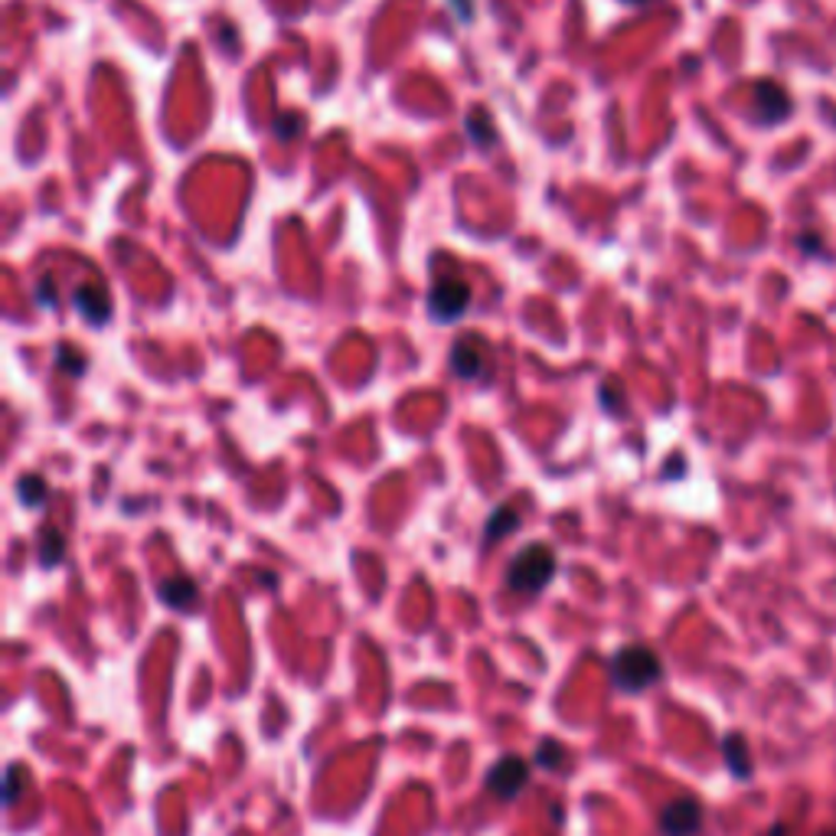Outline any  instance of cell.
<instances>
[{"label": "cell", "mask_w": 836, "mask_h": 836, "mask_svg": "<svg viewBox=\"0 0 836 836\" xmlns=\"http://www.w3.org/2000/svg\"><path fill=\"white\" fill-rule=\"evenodd\" d=\"M20 500H23L27 507H40V503L47 500V483H43V478L30 475V478L20 480Z\"/></svg>", "instance_id": "cell-13"}, {"label": "cell", "mask_w": 836, "mask_h": 836, "mask_svg": "<svg viewBox=\"0 0 836 836\" xmlns=\"http://www.w3.org/2000/svg\"><path fill=\"white\" fill-rule=\"evenodd\" d=\"M703 827V807L693 797L670 801L660 814V834L663 836H696Z\"/></svg>", "instance_id": "cell-4"}, {"label": "cell", "mask_w": 836, "mask_h": 836, "mask_svg": "<svg viewBox=\"0 0 836 836\" xmlns=\"http://www.w3.org/2000/svg\"><path fill=\"white\" fill-rule=\"evenodd\" d=\"M722 755H725V762H728V772H732V775L735 777L752 775L748 745H745V738H742V735H728V738L722 742Z\"/></svg>", "instance_id": "cell-10"}, {"label": "cell", "mask_w": 836, "mask_h": 836, "mask_svg": "<svg viewBox=\"0 0 836 836\" xmlns=\"http://www.w3.org/2000/svg\"><path fill=\"white\" fill-rule=\"evenodd\" d=\"M824 836H836V834H824Z\"/></svg>", "instance_id": "cell-19"}, {"label": "cell", "mask_w": 836, "mask_h": 836, "mask_svg": "<svg viewBox=\"0 0 836 836\" xmlns=\"http://www.w3.org/2000/svg\"><path fill=\"white\" fill-rule=\"evenodd\" d=\"M608 673H611V683L624 693H644L657 683L663 676V663L651 651V648H641V644H631V648H621L611 663H608Z\"/></svg>", "instance_id": "cell-1"}, {"label": "cell", "mask_w": 836, "mask_h": 836, "mask_svg": "<svg viewBox=\"0 0 836 836\" xmlns=\"http://www.w3.org/2000/svg\"><path fill=\"white\" fill-rule=\"evenodd\" d=\"M75 307L82 310V317L89 324H102L109 317V295L102 288H95V285H85V288L75 292Z\"/></svg>", "instance_id": "cell-9"}, {"label": "cell", "mask_w": 836, "mask_h": 836, "mask_svg": "<svg viewBox=\"0 0 836 836\" xmlns=\"http://www.w3.org/2000/svg\"><path fill=\"white\" fill-rule=\"evenodd\" d=\"M527 777H530V765L523 758H500L490 772H487V791L497 794L500 801H513L523 787H527Z\"/></svg>", "instance_id": "cell-5"}, {"label": "cell", "mask_w": 836, "mask_h": 836, "mask_svg": "<svg viewBox=\"0 0 836 836\" xmlns=\"http://www.w3.org/2000/svg\"><path fill=\"white\" fill-rule=\"evenodd\" d=\"M478 340H458L451 354V369L465 379H480L483 373V354L478 350Z\"/></svg>", "instance_id": "cell-8"}, {"label": "cell", "mask_w": 836, "mask_h": 836, "mask_svg": "<svg viewBox=\"0 0 836 836\" xmlns=\"http://www.w3.org/2000/svg\"><path fill=\"white\" fill-rule=\"evenodd\" d=\"M755 112L762 121H784L791 112V99L777 82H758L755 85Z\"/></svg>", "instance_id": "cell-6"}, {"label": "cell", "mask_w": 836, "mask_h": 836, "mask_svg": "<svg viewBox=\"0 0 836 836\" xmlns=\"http://www.w3.org/2000/svg\"><path fill=\"white\" fill-rule=\"evenodd\" d=\"M555 575V552L542 542H533L527 546L507 569V585L513 592H523V595H537L542 592Z\"/></svg>", "instance_id": "cell-2"}, {"label": "cell", "mask_w": 836, "mask_h": 836, "mask_svg": "<svg viewBox=\"0 0 836 836\" xmlns=\"http://www.w3.org/2000/svg\"><path fill=\"white\" fill-rule=\"evenodd\" d=\"M628 3H648V0H628Z\"/></svg>", "instance_id": "cell-18"}, {"label": "cell", "mask_w": 836, "mask_h": 836, "mask_svg": "<svg viewBox=\"0 0 836 836\" xmlns=\"http://www.w3.org/2000/svg\"><path fill=\"white\" fill-rule=\"evenodd\" d=\"M157 595H161V601H164L167 608H174V611H190V608L196 604V598H200V589H196L193 579L174 575V579H164V582L157 585Z\"/></svg>", "instance_id": "cell-7"}, {"label": "cell", "mask_w": 836, "mask_h": 836, "mask_svg": "<svg viewBox=\"0 0 836 836\" xmlns=\"http://www.w3.org/2000/svg\"><path fill=\"white\" fill-rule=\"evenodd\" d=\"M50 285H53V282H43V285H40V292H37V300H40L43 307H47V304H57V288L50 292Z\"/></svg>", "instance_id": "cell-16"}, {"label": "cell", "mask_w": 836, "mask_h": 836, "mask_svg": "<svg viewBox=\"0 0 836 836\" xmlns=\"http://www.w3.org/2000/svg\"><path fill=\"white\" fill-rule=\"evenodd\" d=\"M17 804V768H7V807Z\"/></svg>", "instance_id": "cell-15"}, {"label": "cell", "mask_w": 836, "mask_h": 836, "mask_svg": "<svg viewBox=\"0 0 836 836\" xmlns=\"http://www.w3.org/2000/svg\"><path fill=\"white\" fill-rule=\"evenodd\" d=\"M65 354H69V350L62 347V354H60V366H62V369H72V373H79V369L85 366V363H75V359H69V357H65Z\"/></svg>", "instance_id": "cell-17"}, {"label": "cell", "mask_w": 836, "mask_h": 836, "mask_svg": "<svg viewBox=\"0 0 836 836\" xmlns=\"http://www.w3.org/2000/svg\"><path fill=\"white\" fill-rule=\"evenodd\" d=\"M562 745L559 742H539V748H537V765L539 768H559L562 765Z\"/></svg>", "instance_id": "cell-14"}, {"label": "cell", "mask_w": 836, "mask_h": 836, "mask_svg": "<svg viewBox=\"0 0 836 836\" xmlns=\"http://www.w3.org/2000/svg\"><path fill=\"white\" fill-rule=\"evenodd\" d=\"M517 523H520L517 510H513V507H500V510H497V513H490V520H487L483 542H490V539H503L507 533H513V530H517Z\"/></svg>", "instance_id": "cell-11"}, {"label": "cell", "mask_w": 836, "mask_h": 836, "mask_svg": "<svg viewBox=\"0 0 836 836\" xmlns=\"http://www.w3.org/2000/svg\"><path fill=\"white\" fill-rule=\"evenodd\" d=\"M471 307V288L458 278H441L428 295V314L441 324L458 320Z\"/></svg>", "instance_id": "cell-3"}, {"label": "cell", "mask_w": 836, "mask_h": 836, "mask_svg": "<svg viewBox=\"0 0 836 836\" xmlns=\"http://www.w3.org/2000/svg\"><path fill=\"white\" fill-rule=\"evenodd\" d=\"M62 552H65V539H62L60 530H47L43 539H40V562L47 569H53V565L62 562Z\"/></svg>", "instance_id": "cell-12"}]
</instances>
